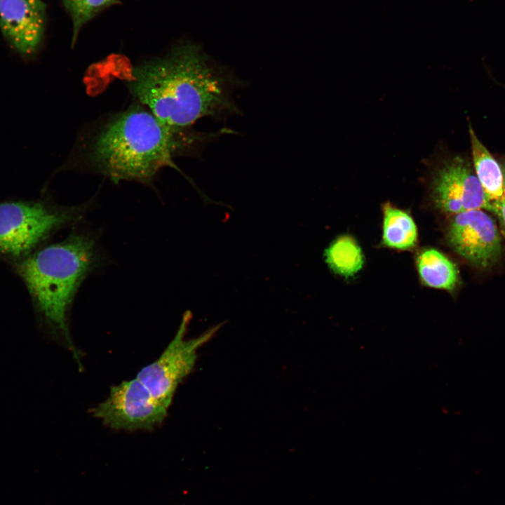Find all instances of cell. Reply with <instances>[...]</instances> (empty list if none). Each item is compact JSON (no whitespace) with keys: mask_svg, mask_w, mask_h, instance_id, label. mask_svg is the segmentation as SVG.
Masks as SVG:
<instances>
[{"mask_svg":"<svg viewBox=\"0 0 505 505\" xmlns=\"http://www.w3.org/2000/svg\"><path fill=\"white\" fill-rule=\"evenodd\" d=\"M46 27L42 0H0V31L8 45L24 60L40 50Z\"/></svg>","mask_w":505,"mask_h":505,"instance_id":"9c48e42d","label":"cell"},{"mask_svg":"<svg viewBox=\"0 0 505 505\" xmlns=\"http://www.w3.org/2000/svg\"><path fill=\"white\" fill-rule=\"evenodd\" d=\"M72 22V46H74L82 27L105 9L121 4L119 0H61Z\"/></svg>","mask_w":505,"mask_h":505,"instance_id":"5bb4252c","label":"cell"},{"mask_svg":"<svg viewBox=\"0 0 505 505\" xmlns=\"http://www.w3.org/2000/svg\"><path fill=\"white\" fill-rule=\"evenodd\" d=\"M447 237L451 248L478 268L491 267L501 254V238L496 223L482 209L456 214Z\"/></svg>","mask_w":505,"mask_h":505,"instance_id":"ba28073f","label":"cell"},{"mask_svg":"<svg viewBox=\"0 0 505 505\" xmlns=\"http://www.w3.org/2000/svg\"><path fill=\"white\" fill-rule=\"evenodd\" d=\"M469 132L473 167L483 189L490 211L496 214L504 190L502 168L479 140L471 125Z\"/></svg>","mask_w":505,"mask_h":505,"instance_id":"30bf717a","label":"cell"},{"mask_svg":"<svg viewBox=\"0 0 505 505\" xmlns=\"http://www.w3.org/2000/svg\"><path fill=\"white\" fill-rule=\"evenodd\" d=\"M383 243L388 247L407 250L417 239L416 224L410 215L389 203L384 206Z\"/></svg>","mask_w":505,"mask_h":505,"instance_id":"7c38bea8","label":"cell"},{"mask_svg":"<svg viewBox=\"0 0 505 505\" xmlns=\"http://www.w3.org/2000/svg\"><path fill=\"white\" fill-rule=\"evenodd\" d=\"M182 130L164 124L138 105L112 117L92 140L91 168L113 182L135 181L151 185L163 167L185 146Z\"/></svg>","mask_w":505,"mask_h":505,"instance_id":"3957f363","label":"cell"},{"mask_svg":"<svg viewBox=\"0 0 505 505\" xmlns=\"http://www.w3.org/2000/svg\"><path fill=\"white\" fill-rule=\"evenodd\" d=\"M191 319L189 311L182 318L179 328L159 357L142 368L138 379L152 394L168 408L182 380L194 367L197 351L208 342L220 328L215 326L200 336L187 339L184 336Z\"/></svg>","mask_w":505,"mask_h":505,"instance_id":"5b68a950","label":"cell"},{"mask_svg":"<svg viewBox=\"0 0 505 505\" xmlns=\"http://www.w3.org/2000/svg\"><path fill=\"white\" fill-rule=\"evenodd\" d=\"M128 85L137 101L177 130L234 108L224 74L191 43L137 65Z\"/></svg>","mask_w":505,"mask_h":505,"instance_id":"6da1fadb","label":"cell"},{"mask_svg":"<svg viewBox=\"0 0 505 505\" xmlns=\"http://www.w3.org/2000/svg\"><path fill=\"white\" fill-rule=\"evenodd\" d=\"M325 259L335 274L345 278L356 275L364 264L361 247L349 236H341L334 240L325 251Z\"/></svg>","mask_w":505,"mask_h":505,"instance_id":"4fadbf2b","label":"cell"},{"mask_svg":"<svg viewBox=\"0 0 505 505\" xmlns=\"http://www.w3.org/2000/svg\"><path fill=\"white\" fill-rule=\"evenodd\" d=\"M107 263L95 231L76 229L64 240L36 248L18 260L15 269L31 296L41 326L62 340L78 358L69 330V314L84 280Z\"/></svg>","mask_w":505,"mask_h":505,"instance_id":"7a4b0ae2","label":"cell"},{"mask_svg":"<svg viewBox=\"0 0 505 505\" xmlns=\"http://www.w3.org/2000/svg\"><path fill=\"white\" fill-rule=\"evenodd\" d=\"M168 408L135 377L112 386L107 398L90 413L112 429L149 431L163 422Z\"/></svg>","mask_w":505,"mask_h":505,"instance_id":"8992f818","label":"cell"},{"mask_svg":"<svg viewBox=\"0 0 505 505\" xmlns=\"http://www.w3.org/2000/svg\"><path fill=\"white\" fill-rule=\"evenodd\" d=\"M92 208V201L72 206L46 198L0 202V256H27L59 229L79 224Z\"/></svg>","mask_w":505,"mask_h":505,"instance_id":"277c9868","label":"cell"},{"mask_svg":"<svg viewBox=\"0 0 505 505\" xmlns=\"http://www.w3.org/2000/svg\"><path fill=\"white\" fill-rule=\"evenodd\" d=\"M417 267L424 283L429 287L453 290L459 281L456 265L445 255L435 249H426L417 257Z\"/></svg>","mask_w":505,"mask_h":505,"instance_id":"8fae6325","label":"cell"},{"mask_svg":"<svg viewBox=\"0 0 505 505\" xmlns=\"http://www.w3.org/2000/svg\"><path fill=\"white\" fill-rule=\"evenodd\" d=\"M504 175V190L501 198L499 201L496 215L499 217L505 229V162L501 165Z\"/></svg>","mask_w":505,"mask_h":505,"instance_id":"9a60e30c","label":"cell"},{"mask_svg":"<svg viewBox=\"0 0 505 505\" xmlns=\"http://www.w3.org/2000/svg\"><path fill=\"white\" fill-rule=\"evenodd\" d=\"M431 182L433 201L443 211L459 214L490 208L469 161L460 156L437 162Z\"/></svg>","mask_w":505,"mask_h":505,"instance_id":"52a82bcc","label":"cell"}]
</instances>
